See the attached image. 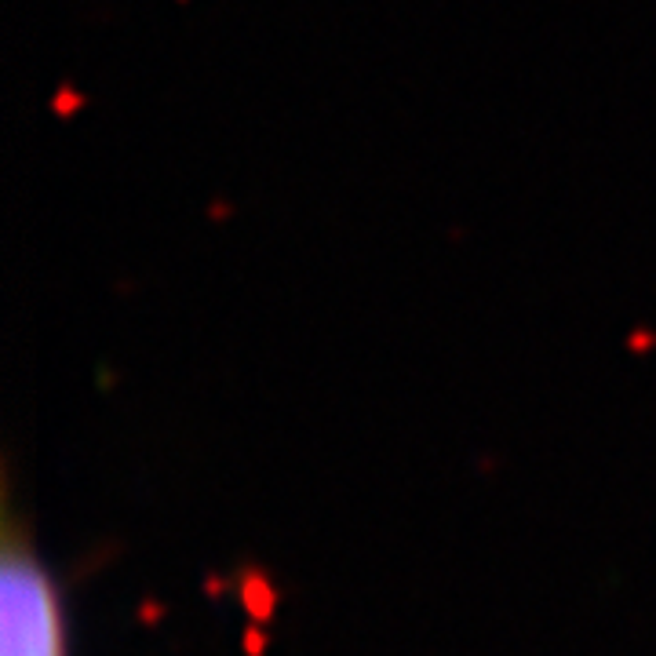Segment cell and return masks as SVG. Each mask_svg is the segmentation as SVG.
Segmentation results:
<instances>
[{
    "mask_svg": "<svg viewBox=\"0 0 656 656\" xmlns=\"http://www.w3.org/2000/svg\"><path fill=\"white\" fill-rule=\"evenodd\" d=\"M0 656H66L59 587L41 558L15 540L0 569Z\"/></svg>",
    "mask_w": 656,
    "mask_h": 656,
    "instance_id": "1",
    "label": "cell"
}]
</instances>
